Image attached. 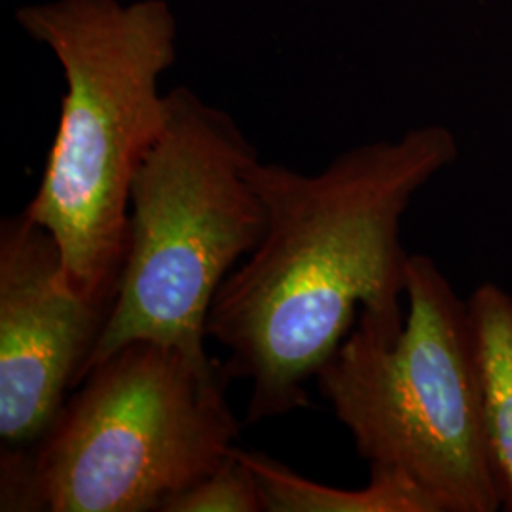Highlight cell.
Here are the masks:
<instances>
[{"mask_svg": "<svg viewBox=\"0 0 512 512\" xmlns=\"http://www.w3.org/2000/svg\"><path fill=\"white\" fill-rule=\"evenodd\" d=\"M456 158L452 131L431 124L351 148L313 175L260 158L251 165L264 236L207 317V338L228 351V374L251 384L245 425L310 408L306 384L359 313L403 325L404 213Z\"/></svg>", "mask_w": 512, "mask_h": 512, "instance_id": "cell-1", "label": "cell"}, {"mask_svg": "<svg viewBox=\"0 0 512 512\" xmlns=\"http://www.w3.org/2000/svg\"><path fill=\"white\" fill-rule=\"evenodd\" d=\"M16 21L65 78L54 145L23 211L57 241L74 291L112 306L131 184L164 129L179 19L167 0H42L19 6Z\"/></svg>", "mask_w": 512, "mask_h": 512, "instance_id": "cell-2", "label": "cell"}, {"mask_svg": "<svg viewBox=\"0 0 512 512\" xmlns=\"http://www.w3.org/2000/svg\"><path fill=\"white\" fill-rule=\"evenodd\" d=\"M224 363L135 340L78 385L31 450L2 452L0 511L164 512L239 437Z\"/></svg>", "mask_w": 512, "mask_h": 512, "instance_id": "cell-3", "label": "cell"}, {"mask_svg": "<svg viewBox=\"0 0 512 512\" xmlns=\"http://www.w3.org/2000/svg\"><path fill=\"white\" fill-rule=\"evenodd\" d=\"M403 325L359 313L317 387L370 469L418 484L440 512L503 507L475 330L435 260L410 255Z\"/></svg>", "mask_w": 512, "mask_h": 512, "instance_id": "cell-4", "label": "cell"}, {"mask_svg": "<svg viewBox=\"0 0 512 512\" xmlns=\"http://www.w3.org/2000/svg\"><path fill=\"white\" fill-rule=\"evenodd\" d=\"M255 160L230 114L186 86L167 92L164 129L131 184L122 274L80 384L135 340L209 357L211 306L266 228Z\"/></svg>", "mask_w": 512, "mask_h": 512, "instance_id": "cell-5", "label": "cell"}, {"mask_svg": "<svg viewBox=\"0 0 512 512\" xmlns=\"http://www.w3.org/2000/svg\"><path fill=\"white\" fill-rule=\"evenodd\" d=\"M110 306L76 293L52 234L25 211L0 224V439L31 450L50 431L103 334Z\"/></svg>", "mask_w": 512, "mask_h": 512, "instance_id": "cell-6", "label": "cell"}, {"mask_svg": "<svg viewBox=\"0 0 512 512\" xmlns=\"http://www.w3.org/2000/svg\"><path fill=\"white\" fill-rule=\"evenodd\" d=\"M238 450L255 475L262 511L266 512H440L433 497L406 476L370 469L363 490H338L291 471L260 452Z\"/></svg>", "mask_w": 512, "mask_h": 512, "instance_id": "cell-7", "label": "cell"}, {"mask_svg": "<svg viewBox=\"0 0 512 512\" xmlns=\"http://www.w3.org/2000/svg\"><path fill=\"white\" fill-rule=\"evenodd\" d=\"M467 302L501 509L512 512V296L495 283H484Z\"/></svg>", "mask_w": 512, "mask_h": 512, "instance_id": "cell-8", "label": "cell"}, {"mask_svg": "<svg viewBox=\"0 0 512 512\" xmlns=\"http://www.w3.org/2000/svg\"><path fill=\"white\" fill-rule=\"evenodd\" d=\"M238 446L217 471L173 497L164 512H260L255 475L239 458Z\"/></svg>", "mask_w": 512, "mask_h": 512, "instance_id": "cell-9", "label": "cell"}]
</instances>
